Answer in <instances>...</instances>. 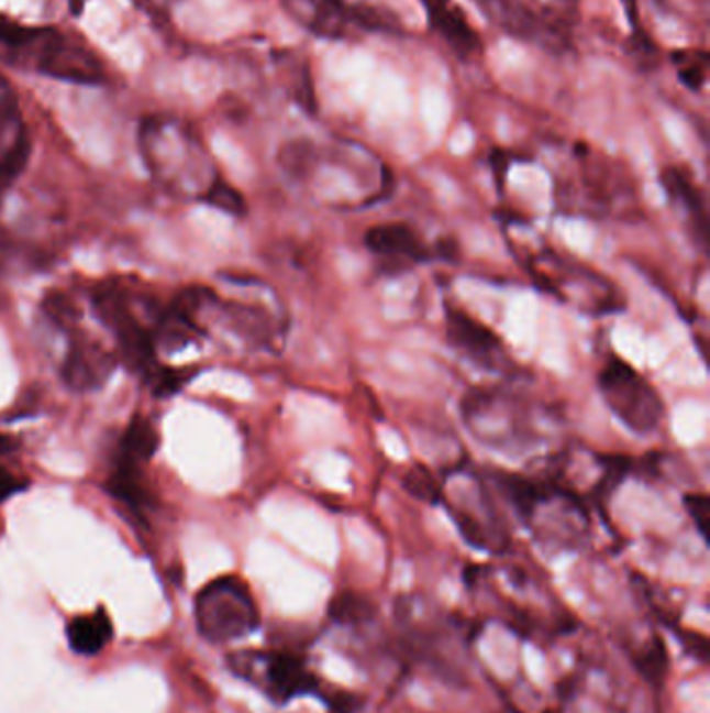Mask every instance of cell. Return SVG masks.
<instances>
[{
  "mask_svg": "<svg viewBox=\"0 0 710 713\" xmlns=\"http://www.w3.org/2000/svg\"><path fill=\"white\" fill-rule=\"evenodd\" d=\"M365 244L374 255L392 263H413L428 257V249L423 246L421 238L407 223H379L365 234Z\"/></svg>",
  "mask_w": 710,
  "mask_h": 713,
  "instance_id": "14",
  "label": "cell"
},
{
  "mask_svg": "<svg viewBox=\"0 0 710 713\" xmlns=\"http://www.w3.org/2000/svg\"><path fill=\"white\" fill-rule=\"evenodd\" d=\"M138 146L151 178L171 197L202 200L219 178L204 142L181 119L167 116L142 119Z\"/></svg>",
  "mask_w": 710,
  "mask_h": 713,
  "instance_id": "2",
  "label": "cell"
},
{
  "mask_svg": "<svg viewBox=\"0 0 710 713\" xmlns=\"http://www.w3.org/2000/svg\"><path fill=\"white\" fill-rule=\"evenodd\" d=\"M111 638H113V624L104 610H99L92 615H78L67 624V640L74 654H100Z\"/></svg>",
  "mask_w": 710,
  "mask_h": 713,
  "instance_id": "15",
  "label": "cell"
},
{
  "mask_svg": "<svg viewBox=\"0 0 710 713\" xmlns=\"http://www.w3.org/2000/svg\"><path fill=\"white\" fill-rule=\"evenodd\" d=\"M25 486H27V482L21 475L13 474L11 470H7L0 463V503H4L7 498L18 495Z\"/></svg>",
  "mask_w": 710,
  "mask_h": 713,
  "instance_id": "26",
  "label": "cell"
},
{
  "mask_svg": "<svg viewBox=\"0 0 710 713\" xmlns=\"http://www.w3.org/2000/svg\"><path fill=\"white\" fill-rule=\"evenodd\" d=\"M632 53L637 57V63L644 69H654L658 63V48L656 44L648 39L646 30H633L632 34Z\"/></svg>",
  "mask_w": 710,
  "mask_h": 713,
  "instance_id": "24",
  "label": "cell"
},
{
  "mask_svg": "<svg viewBox=\"0 0 710 713\" xmlns=\"http://www.w3.org/2000/svg\"><path fill=\"white\" fill-rule=\"evenodd\" d=\"M661 182L667 190V195L672 197L675 205H681L696 223H700L702 232L707 228V211H705V200H702V195L698 193L694 179H691L690 174L681 167H667L663 169L661 174Z\"/></svg>",
  "mask_w": 710,
  "mask_h": 713,
  "instance_id": "16",
  "label": "cell"
},
{
  "mask_svg": "<svg viewBox=\"0 0 710 713\" xmlns=\"http://www.w3.org/2000/svg\"><path fill=\"white\" fill-rule=\"evenodd\" d=\"M146 465H148L146 461H140L136 457L123 456L118 451L111 474L104 482L107 493L115 498V503L125 507L138 519H144V515L155 507V498H157L146 482V475H144Z\"/></svg>",
  "mask_w": 710,
  "mask_h": 713,
  "instance_id": "12",
  "label": "cell"
},
{
  "mask_svg": "<svg viewBox=\"0 0 710 713\" xmlns=\"http://www.w3.org/2000/svg\"><path fill=\"white\" fill-rule=\"evenodd\" d=\"M428 13L430 28L446 46L453 51L454 57L461 61H475L484 53V40L479 32L467 20V15L454 4V0H419Z\"/></svg>",
  "mask_w": 710,
  "mask_h": 713,
  "instance_id": "11",
  "label": "cell"
},
{
  "mask_svg": "<svg viewBox=\"0 0 710 713\" xmlns=\"http://www.w3.org/2000/svg\"><path fill=\"white\" fill-rule=\"evenodd\" d=\"M69 347L60 361V380L74 393L100 391L118 370L119 359L97 340L79 328L67 332Z\"/></svg>",
  "mask_w": 710,
  "mask_h": 713,
  "instance_id": "8",
  "label": "cell"
},
{
  "mask_svg": "<svg viewBox=\"0 0 710 713\" xmlns=\"http://www.w3.org/2000/svg\"><path fill=\"white\" fill-rule=\"evenodd\" d=\"M446 337L458 353L479 365H492L493 356L500 351V340L492 330L458 309H448Z\"/></svg>",
  "mask_w": 710,
  "mask_h": 713,
  "instance_id": "13",
  "label": "cell"
},
{
  "mask_svg": "<svg viewBox=\"0 0 710 713\" xmlns=\"http://www.w3.org/2000/svg\"><path fill=\"white\" fill-rule=\"evenodd\" d=\"M686 512L690 514L698 533L702 536H707V524H709V498L707 495H688L686 496Z\"/></svg>",
  "mask_w": 710,
  "mask_h": 713,
  "instance_id": "25",
  "label": "cell"
},
{
  "mask_svg": "<svg viewBox=\"0 0 710 713\" xmlns=\"http://www.w3.org/2000/svg\"><path fill=\"white\" fill-rule=\"evenodd\" d=\"M404 489L409 495L417 496L419 501H425L432 505L442 501V489H440L437 480L423 465H414L404 474Z\"/></svg>",
  "mask_w": 710,
  "mask_h": 713,
  "instance_id": "21",
  "label": "cell"
},
{
  "mask_svg": "<svg viewBox=\"0 0 710 713\" xmlns=\"http://www.w3.org/2000/svg\"><path fill=\"white\" fill-rule=\"evenodd\" d=\"M42 314L46 316L48 323L55 326L63 334L78 328V305L74 303V298L65 295V293H59V290L48 293L46 298L42 300Z\"/></svg>",
  "mask_w": 710,
  "mask_h": 713,
  "instance_id": "20",
  "label": "cell"
},
{
  "mask_svg": "<svg viewBox=\"0 0 710 713\" xmlns=\"http://www.w3.org/2000/svg\"><path fill=\"white\" fill-rule=\"evenodd\" d=\"M232 670L244 680L257 684L276 703H288L302 694L325 696L321 680L297 655L284 651H248L230 657Z\"/></svg>",
  "mask_w": 710,
  "mask_h": 713,
  "instance_id": "7",
  "label": "cell"
},
{
  "mask_svg": "<svg viewBox=\"0 0 710 713\" xmlns=\"http://www.w3.org/2000/svg\"><path fill=\"white\" fill-rule=\"evenodd\" d=\"M609 409L635 435H651L665 416L663 398L630 363L611 356L598 376Z\"/></svg>",
  "mask_w": 710,
  "mask_h": 713,
  "instance_id": "6",
  "label": "cell"
},
{
  "mask_svg": "<svg viewBox=\"0 0 710 713\" xmlns=\"http://www.w3.org/2000/svg\"><path fill=\"white\" fill-rule=\"evenodd\" d=\"M92 311L115 338L119 361L138 374L157 396H171L188 382L179 370L158 361L155 330L163 307L157 298L136 290L121 279H107L92 293Z\"/></svg>",
  "mask_w": 710,
  "mask_h": 713,
  "instance_id": "1",
  "label": "cell"
},
{
  "mask_svg": "<svg viewBox=\"0 0 710 713\" xmlns=\"http://www.w3.org/2000/svg\"><path fill=\"white\" fill-rule=\"evenodd\" d=\"M504 34L546 51L572 46L577 0H475Z\"/></svg>",
  "mask_w": 710,
  "mask_h": 713,
  "instance_id": "4",
  "label": "cell"
},
{
  "mask_svg": "<svg viewBox=\"0 0 710 713\" xmlns=\"http://www.w3.org/2000/svg\"><path fill=\"white\" fill-rule=\"evenodd\" d=\"M197 628L209 643L223 645L255 633L260 624L255 596L236 575H221L197 596Z\"/></svg>",
  "mask_w": 710,
  "mask_h": 713,
  "instance_id": "5",
  "label": "cell"
},
{
  "mask_svg": "<svg viewBox=\"0 0 710 713\" xmlns=\"http://www.w3.org/2000/svg\"><path fill=\"white\" fill-rule=\"evenodd\" d=\"M673 67L679 81L691 90L700 92L709 79V53L702 48H681L672 53Z\"/></svg>",
  "mask_w": 710,
  "mask_h": 713,
  "instance_id": "18",
  "label": "cell"
},
{
  "mask_svg": "<svg viewBox=\"0 0 710 713\" xmlns=\"http://www.w3.org/2000/svg\"><path fill=\"white\" fill-rule=\"evenodd\" d=\"M625 13H628V20L632 23V30H640V0H621Z\"/></svg>",
  "mask_w": 710,
  "mask_h": 713,
  "instance_id": "27",
  "label": "cell"
},
{
  "mask_svg": "<svg viewBox=\"0 0 710 713\" xmlns=\"http://www.w3.org/2000/svg\"><path fill=\"white\" fill-rule=\"evenodd\" d=\"M202 202H207L211 207H218V209L230 213V216H244L246 213L244 197L237 193L234 186H230L225 179L221 178V176L209 188V193L204 195Z\"/></svg>",
  "mask_w": 710,
  "mask_h": 713,
  "instance_id": "22",
  "label": "cell"
},
{
  "mask_svg": "<svg viewBox=\"0 0 710 713\" xmlns=\"http://www.w3.org/2000/svg\"><path fill=\"white\" fill-rule=\"evenodd\" d=\"M32 155V139L21 118L20 102L0 76V193L20 178Z\"/></svg>",
  "mask_w": 710,
  "mask_h": 713,
  "instance_id": "10",
  "label": "cell"
},
{
  "mask_svg": "<svg viewBox=\"0 0 710 713\" xmlns=\"http://www.w3.org/2000/svg\"><path fill=\"white\" fill-rule=\"evenodd\" d=\"M330 619L342 624V626H353V624H365L374 617V607L371 603L356 593H340L334 596L330 603Z\"/></svg>",
  "mask_w": 710,
  "mask_h": 713,
  "instance_id": "19",
  "label": "cell"
},
{
  "mask_svg": "<svg viewBox=\"0 0 710 713\" xmlns=\"http://www.w3.org/2000/svg\"><path fill=\"white\" fill-rule=\"evenodd\" d=\"M667 666H669L667 649H665L663 640L654 638L651 645L644 649L642 657L637 659V668L651 680L652 684H661L667 673Z\"/></svg>",
  "mask_w": 710,
  "mask_h": 713,
  "instance_id": "23",
  "label": "cell"
},
{
  "mask_svg": "<svg viewBox=\"0 0 710 713\" xmlns=\"http://www.w3.org/2000/svg\"><path fill=\"white\" fill-rule=\"evenodd\" d=\"M160 445L157 426L146 416H134L119 438L118 451L151 463Z\"/></svg>",
  "mask_w": 710,
  "mask_h": 713,
  "instance_id": "17",
  "label": "cell"
},
{
  "mask_svg": "<svg viewBox=\"0 0 710 713\" xmlns=\"http://www.w3.org/2000/svg\"><path fill=\"white\" fill-rule=\"evenodd\" d=\"M284 13L319 40L344 42L360 34L351 0H279Z\"/></svg>",
  "mask_w": 710,
  "mask_h": 713,
  "instance_id": "9",
  "label": "cell"
},
{
  "mask_svg": "<svg viewBox=\"0 0 710 713\" xmlns=\"http://www.w3.org/2000/svg\"><path fill=\"white\" fill-rule=\"evenodd\" d=\"M0 57L46 78L81 86L104 84V65L88 42L51 25L18 23Z\"/></svg>",
  "mask_w": 710,
  "mask_h": 713,
  "instance_id": "3",
  "label": "cell"
}]
</instances>
